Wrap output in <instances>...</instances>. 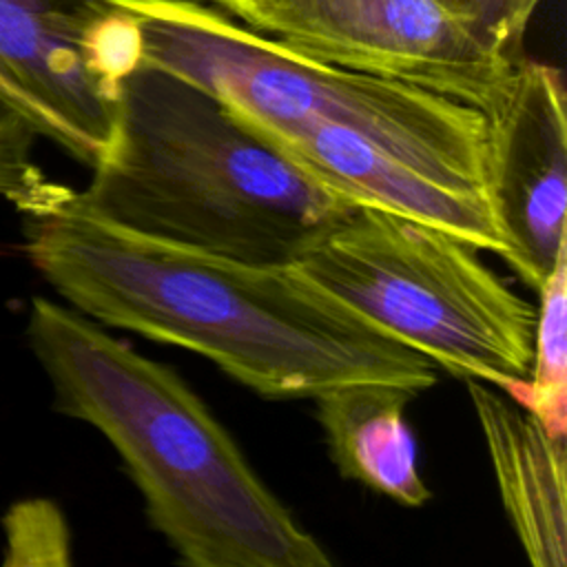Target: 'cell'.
I'll return each instance as SVG.
<instances>
[{
  "mask_svg": "<svg viewBox=\"0 0 567 567\" xmlns=\"http://www.w3.org/2000/svg\"><path fill=\"white\" fill-rule=\"evenodd\" d=\"M219 9H224L228 16H233L235 20H241L244 13L250 9L252 0H213Z\"/></svg>",
  "mask_w": 567,
  "mask_h": 567,
  "instance_id": "15",
  "label": "cell"
},
{
  "mask_svg": "<svg viewBox=\"0 0 567 567\" xmlns=\"http://www.w3.org/2000/svg\"><path fill=\"white\" fill-rule=\"evenodd\" d=\"M137 64V24L117 0H0V73L44 113L51 140L89 166Z\"/></svg>",
  "mask_w": 567,
  "mask_h": 567,
  "instance_id": "7",
  "label": "cell"
},
{
  "mask_svg": "<svg viewBox=\"0 0 567 567\" xmlns=\"http://www.w3.org/2000/svg\"><path fill=\"white\" fill-rule=\"evenodd\" d=\"M27 341L51 381L55 408L104 434L179 563H332L173 368L42 297L31 303Z\"/></svg>",
  "mask_w": 567,
  "mask_h": 567,
  "instance_id": "2",
  "label": "cell"
},
{
  "mask_svg": "<svg viewBox=\"0 0 567 567\" xmlns=\"http://www.w3.org/2000/svg\"><path fill=\"white\" fill-rule=\"evenodd\" d=\"M24 252L84 317L186 348L266 399L348 383L419 394L439 368L295 264H255L131 233L82 206L24 215Z\"/></svg>",
  "mask_w": 567,
  "mask_h": 567,
  "instance_id": "1",
  "label": "cell"
},
{
  "mask_svg": "<svg viewBox=\"0 0 567 567\" xmlns=\"http://www.w3.org/2000/svg\"><path fill=\"white\" fill-rule=\"evenodd\" d=\"M137 24L140 62L221 100L248 128L328 124L485 197V115L416 84L306 58L199 0H117Z\"/></svg>",
  "mask_w": 567,
  "mask_h": 567,
  "instance_id": "4",
  "label": "cell"
},
{
  "mask_svg": "<svg viewBox=\"0 0 567 567\" xmlns=\"http://www.w3.org/2000/svg\"><path fill=\"white\" fill-rule=\"evenodd\" d=\"M239 22L306 58L416 84L481 113L525 58L492 44L450 0H252Z\"/></svg>",
  "mask_w": 567,
  "mask_h": 567,
  "instance_id": "6",
  "label": "cell"
},
{
  "mask_svg": "<svg viewBox=\"0 0 567 567\" xmlns=\"http://www.w3.org/2000/svg\"><path fill=\"white\" fill-rule=\"evenodd\" d=\"M498 49L523 58L527 27L543 0H450Z\"/></svg>",
  "mask_w": 567,
  "mask_h": 567,
  "instance_id": "13",
  "label": "cell"
},
{
  "mask_svg": "<svg viewBox=\"0 0 567 567\" xmlns=\"http://www.w3.org/2000/svg\"><path fill=\"white\" fill-rule=\"evenodd\" d=\"M478 252L450 230L357 204L295 266L436 368L507 392L529 374L536 306Z\"/></svg>",
  "mask_w": 567,
  "mask_h": 567,
  "instance_id": "5",
  "label": "cell"
},
{
  "mask_svg": "<svg viewBox=\"0 0 567 567\" xmlns=\"http://www.w3.org/2000/svg\"><path fill=\"white\" fill-rule=\"evenodd\" d=\"M507 520L534 567L567 563L565 436L483 381L465 379Z\"/></svg>",
  "mask_w": 567,
  "mask_h": 567,
  "instance_id": "9",
  "label": "cell"
},
{
  "mask_svg": "<svg viewBox=\"0 0 567 567\" xmlns=\"http://www.w3.org/2000/svg\"><path fill=\"white\" fill-rule=\"evenodd\" d=\"M567 246L536 290V328L529 374L505 394L534 412L551 432L565 436L567 425Z\"/></svg>",
  "mask_w": 567,
  "mask_h": 567,
  "instance_id": "11",
  "label": "cell"
},
{
  "mask_svg": "<svg viewBox=\"0 0 567 567\" xmlns=\"http://www.w3.org/2000/svg\"><path fill=\"white\" fill-rule=\"evenodd\" d=\"M0 106H7L11 111L20 113L22 117H27L35 126V131L40 135L51 137V126H49L44 113L9 78H4L2 73H0Z\"/></svg>",
  "mask_w": 567,
  "mask_h": 567,
  "instance_id": "14",
  "label": "cell"
},
{
  "mask_svg": "<svg viewBox=\"0 0 567 567\" xmlns=\"http://www.w3.org/2000/svg\"><path fill=\"white\" fill-rule=\"evenodd\" d=\"M91 213L151 239L255 264H295L357 206L252 133L199 84L137 64L120 84Z\"/></svg>",
  "mask_w": 567,
  "mask_h": 567,
  "instance_id": "3",
  "label": "cell"
},
{
  "mask_svg": "<svg viewBox=\"0 0 567 567\" xmlns=\"http://www.w3.org/2000/svg\"><path fill=\"white\" fill-rule=\"evenodd\" d=\"M483 188L505 241V261L538 290L565 241L567 120L556 66L523 58L483 113Z\"/></svg>",
  "mask_w": 567,
  "mask_h": 567,
  "instance_id": "8",
  "label": "cell"
},
{
  "mask_svg": "<svg viewBox=\"0 0 567 567\" xmlns=\"http://www.w3.org/2000/svg\"><path fill=\"white\" fill-rule=\"evenodd\" d=\"M412 396L401 385L348 383L315 396V403L339 474L401 505L419 507L430 489L419 474L416 441L405 421Z\"/></svg>",
  "mask_w": 567,
  "mask_h": 567,
  "instance_id": "10",
  "label": "cell"
},
{
  "mask_svg": "<svg viewBox=\"0 0 567 567\" xmlns=\"http://www.w3.org/2000/svg\"><path fill=\"white\" fill-rule=\"evenodd\" d=\"M35 135L40 133L27 117L0 106V197L22 215L51 210L73 195L69 186L47 177L33 162Z\"/></svg>",
  "mask_w": 567,
  "mask_h": 567,
  "instance_id": "12",
  "label": "cell"
}]
</instances>
